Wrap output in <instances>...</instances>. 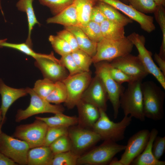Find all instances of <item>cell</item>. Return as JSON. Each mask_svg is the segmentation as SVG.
I'll list each match as a JSON object with an SVG mask.
<instances>
[{
    "label": "cell",
    "instance_id": "52a82bcc",
    "mask_svg": "<svg viewBox=\"0 0 165 165\" xmlns=\"http://www.w3.org/2000/svg\"><path fill=\"white\" fill-rule=\"evenodd\" d=\"M25 88L30 96V103L26 109L17 110L15 118L16 122H20L38 114L48 113L55 114L63 113L64 111L62 106L51 104L37 95L32 88L28 87Z\"/></svg>",
    "mask_w": 165,
    "mask_h": 165
},
{
    "label": "cell",
    "instance_id": "681fc988",
    "mask_svg": "<svg viewBox=\"0 0 165 165\" xmlns=\"http://www.w3.org/2000/svg\"><path fill=\"white\" fill-rule=\"evenodd\" d=\"M154 1L158 6H165V0H152Z\"/></svg>",
    "mask_w": 165,
    "mask_h": 165
},
{
    "label": "cell",
    "instance_id": "60d3db41",
    "mask_svg": "<svg viewBox=\"0 0 165 165\" xmlns=\"http://www.w3.org/2000/svg\"><path fill=\"white\" fill-rule=\"evenodd\" d=\"M59 61V63L68 70L69 75L84 72L81 70L75 63L71 53L61 56Z\"/></svg>",
    "mask_w": 165,
    "mask_h": 165
},
{
    "label": "cell",
    "instance_id": "ab89813d",
    "mask_svg": "<svg viewBox=\"0 0 165 165\" xmlns=\"http://www.w3.org/2000/svg\"><path fill=\"white\" fill-rule=\"evenodd\" d=\"M68 127H48L43 146H49L57 139L63 135H68Z\"/></svg>",
    "mask_w": 165,
    "mask_h": 165
},
{
    "label": "cell",
    "instance_id": "ffe728a7",
    "mask_svg": "<svg viewBox=\"0 0 165 165\" xmlns=\"http://www.w3.org/2000/svg\"><path fill=\"white\" fill-rule=\"evenodd\" d=\"M158 133V130L152 129L150 132L149 140L142 152L132 162V165H165L164 161L156 160L152 152V148L153 142Z\"/></svg>",
    "mask_w": 165,
    "mask_h": 165
},
{
    "label": "cell",
    "instance_id": "3957f363",
    "mask_svg": "<svg viewBox=\"0 0 165 165\" xmlns=\"http://www.w3.org/2000/svg\"><path fill=\"white\" fill-rule=\"evenodd\" d=\"M100 116L92 127L93 130L98 134L101 139L116 142L123 140L125 130L130 125L132 117L126 116L120 121H111L103 110L99 109Z\"/></svg>",
    "mask_w": 165,
    "mask_h": 165
},
{
    "label": "cell",
    "instance_id": "7a4b0ae2",
    "mask_svg": "<svg viewBox=\"0 0 165 165\" xmlns=\"http://www.w3.org/2000/svg\"><path fill=\"white\" fill-rule=\"evenodd\" d=\"M142 81L135 80L128 83L120 98V106L124 116L129 115L141 121L145 119L143 107L141 85Z\"/></svg>",
    "mask_w": 165,
    "mask_h": 165
},
{
    "label": "cell",
    "instance_id": "9c48e42d",
    "mask_svg": "<svg viewBox=\"0 0 165 165\" xmlns=\"http://www.w3.org/2000/svg\"><path fill=\"white\" fill-rule=\"evenodd\" d=\"M92 79L90 71L84 72L72 75H69L62 81L67 89V97L64 103L68 108H72L76 106Z\"/></svg>",
    "mask_w": 165,
    "mask_h": 165
},
{
    "label": "cell",
    "instance_id": "5bb4252c",
    "mask_svg": "<svg viewBox=\"0 0 165 165\" xmlns=\"http://www.w3.org/2000/svg\"><path fill=\"white\" fill-rule=\"evenodd\" d=\"M108 4L122 12L132 20L138 23L144 31L150 33L155 29L153 17L141 13L120 0H97Z\"/></svg>",
    "mask_w": 165,
    "mask_h": 165
},
{
    "label": "cell",
    "instance_id": "d4e9b609",
    "mask_svg": "<svg viewBox=\"0 0 165 165\" xmlns=\"http://www.w3.org/2000/svg\"><path fill=\"white\" fill-rule=\"evenodd\" d=\"M97 4L102 11L106 19L119 24L125 27L132 22V20L121 14L112 6L98 1Z\"/></svg>",
    "mask_w": 165,
    "mask_h": 165
},
{
    "label": "cell",
    "instance_id": "ac0fdd59",
    "mask_svg": "<svg viewBox=\"0 0 165 165\" xmlns=\"http://www.w3.org/2000/svg\"><path fill=\"white\" fill-rule=\"evenodd\" d=\"M28 94L26 88H15L6 85L0 78V94L1 97V107L3 123L6 120L7 112L12 105L19 98Z\"/></svg>",
    "mask_w": 165,
    "mask_h": 165
},
{
    "label": "cell",
    "instance_id": "44dd1931",
    "mask_svg": "<svg viewBox=\"0 0 165 165\" xmlns=\"http://www.w3.org/2000/svg\"><path fill=\"white\" fill-rule=\"evenodd\" d=\"M48 24H57L62 25L65 27L77 26L79 24L77 12L73 3L59 13L46 20Z\"/></svg>",
    "mask_w": 165,
    "mask_h": 165
},
{
    "label": "cell",
    "instance_id": "d6a6232c",
    "mask_svg": "<svg viewBox=\"0 0 165 165\" xmlns=\"http://www.w3.org/2000/svg\"><path fill=\"white\" fill-rule=\"evenodd\" d=\"M164 7L163 6H158L154 13L162 35V41L158 54L162 58L165 60V10Z\"/></svg>",
    "mask_w": 165,
    "mask_h": 165
},
{
    "label": "cell",
    "instance_id": "f35d334b",
    "mask_svg": "<svg viewBox=\"0 0 165 165\" xmlns=\"http://www.w3.org/2000/svg\"><path fill=\"white\" fill-rule=\"evenodd\" d=\"M54 155L72 150V145L68 135L59 138L49 146Z\"/></svg>",
    "mask_w": 165,
    "mask_h": 165
},
{
    "label": "cell",
    "instance_id": "277c9868",
    "mask_svg": "<svg viewBox=\"0 0 165 165\" xmlns=\"http://www.w3.org/2000/svg\"><path fill=\"white\" fill-rule=\"evenodd\" d=\"M134 44L127 37L117 39L103 38L97 43V50L92 57L93 63L111 61L114 59L130 54Z\"/></svg>",
    "mask_w": 165,
    "mask_h": 165
},
{
    "label": "cell",
    "instance_id": "74e56055",
    "mask_svg": "<svg viewBox=\"0 0 165 165\" xmlns=\"http://www.w3.org/2000/svg\"><path fill=\"white\" fill-rule=\"evenodd\" d=\"M40 3L48 7L55 15L72 4L74 0H38Z\"/></svg>",
    "mask_w": 165,
    "mask_h": 165
},
{
    "label": "cell",
    "instance_id": "ee69618b",
    "mask_svg": "<svg viewBox=\"0 0 165 165\" xmlns=\"http://www.w3.org/2000/svg\"><path fill=\"white\" fill-rule=\"evenodd\" d=\"M57 34L68 43L72 51L79 49L76 38L71 32L65 29L58 32Z\"/></svg>",
    "mask_w": 165,
    "mask_h": 165
},
{
    "label": "cell",
    "instance_id": "2e32d148",
    "mask_svg": "<svg viewBox=\"0 0 165 165\" xmlns=\"http://www.w3.org/2000/svg\"><path fill=\"white\" fill-rule=\"evenodd\" d=\"M68 136L72 151L78 155L101 140L99 135L94 131L80 128L68 130Z\"/></svg>",
    "mask_w": 165,
    "mask_h": 165
},
{
    "label": "cell",
    "instance_id": "603a6c76",
    "mask_svg": "<svg viewBox=\"0 0 165 165\" xmlns=\"http://www.w3.org/2000/svg\"><path fill=\"white\" fill-rule=\"evenodd\" d=\"M75 36L79 49L84 51L92 57L97 50V43L90 40L78 26L65 27Z\"/></svg>",
    "mask_w": 165,
    "mask_h": 165
},
{
    "label": "cell",
    "instance_id": "f5cc1de1",
    "mask_svg": "<svg viewBox=\"0 0 165 165\" xmlns=\"http://www.w3.org/2000/svg\"><path fill=\"white\" fill-rule=\"evenodd\" d=\"M120 1L122 2L127 4V3H128L129 0H120Z\"/></svg>",
    "mask_w": 165,
    "mask_h": 165
},
{
    "label": "cell",
    "instance_id": "cb8c5ba5",
    "mask_svg": "<svg viewBox=\"0 0 165 165\" xmlns=\"http://www.w3.org/2000/svg\"><path fill=\"white\" fill-rule=\"evenodd\" d=\"M34 0H19L16 3V6L18 9L25 12L27 14L28 24V35L26 43L32 46V43L31 35L32 30L34 26L39 24L35 14L32 3Z\"/></svg>",
    "mask_w": 165,
    "mask_h": 165
},
{
    "label": "cell",
    "instance_id": "bcb514c9",
    "mask_svg": "<svg viewBox=\"0 0 165 165\" xmlns=\"http://www.w3.org/2000/svg\"><path fill=\"white\" fill-rule=\"evenodd\" d=\"M154 59L159 66V68L165 76V60L162 58L158 54L156 53L154 55Z\"/></svg>",
    "mask_w": 165,
    "mask_h": 165
},
{
    "label": "cell",
    "instance_id": "f546056e",
    "mask_svg": "<svg viewBox=\"0 0 165 165\" xmlns=\"http://www.w3.org/2000/svg\"><path fill=\"white\" fill-rule=\"evenodd\" d=\"M67 97V92L66 86L61 81L55 82L53 90L45 99L50 103L59 105L65 102Z\"/></svg>",
    "mask_w": 165,
    "mask_h": 165
},
{
    "label": "cell",
    "instance_id": "4316f807",
    "mask_svg": "<svg viewBox=\"0 0 165 165\" xmlns=\"http://www.w3.org/2000/svg\"><path fill=\"white\" fill-rule=\"evenodd\" d=\"M50 117L36 116L35 119L44 122L48 127H68L75 125L79 122L78 118L65 115L63 113L55 114Z\"/></svg>",
    "mask_w": 165,
    "mask_h": 165
},
{
    "label": "cell",
    "instance_id": "7bdbcfd3",
    "mask_svg": "<svg viewBox=\"0 0 165 165\" xmlns=\"http://www.w3.org/2000/svg\"><path fill=\"white\" fill-rule=\"evenodd\" d=\"M165 150V136H156L152 144V151L155 158L160 160Z\"/></svg>",
    "mask_w": 165,
    "mask_h": 165
},
{
    "label": "cell",
    "instance_id": "e575fe53",
    "mask_svg": "<svg viewBox=\"0 0 165 165\" xmlns=\"http://www.w3.org/2000/svg\"><path fill=\"white\" fill-rule=\"evenodd\" d=\"M55 82L46 78L37 80L35 83L33 89L39 96L45 99L52 92Z\"/></svg>",
    "mask_w": 165,
    "mask_h": 165
},
{
    "label": "cell",
    "instance_id": "7c38bea8",
    "mask_svg": "<svg viewBox=\"0 0 165 165\" xmlns=\"http://www.w3.org/2000/svg\"><path fill=\"white\" fill-rule=\"evenodd\" d=\"M111 62L112 66L121 70L133 81H142L149 74L138 56L129 54Z\"/></svg>",
    "mask_w": 165,
    "mask_h": 165
},
{
    "label": "cell",
    "instance_id": "f6af8a7d",
    "mask_svg": "<svg viewBox=\"0 0 165 165\" xmlns=\"http://www.w3.org/2000/svg\"><path fill=\"white\" fill-rule=\"evenodd\" d=\"M106 19L104 14L96 4L92 8L90 17V20L100 24Z\"/></svg>",
    "mask_w": 165,
    "mask_h": 165
},
{
    "label": "cell",
    "instance_id": "816d5d0a",
    "mask_svg": "<svg viewBox=\"0 0 165 165\" xmlns=\"http://www.w3.org/2000/svg\"><path fill=\"white\" fill-rule=\"evenodd\" d=\"M7 40L6 39H5L3 40H0V48L2 47V44L6 42Z\"/></svg>",
    "mask_w": 165,
    "mask_h": 165
},
{
    "label": "cell",
    "instance_id": "8d00e7d4",
    "mask_svg": "<svg viewBox=\"0 0 165 165\" xmlns=\"http://www.w3.org/2000/svg\"><path fill=\"white\" fill-rule=\"evenodd\" d=\"M128 3L137 11L145 14L154 13L158 6L152 0H129Z\"/></svg>",
    "mask_w": 165,
    "mask_h": 165
},
{
    "label": "cell",
    "instance_id": "9a60e30c",
    "mask_svg": "<svg viewBox=\"0 0 165 165\" xmlns=\"http://www.w3.org/2000/svg\"><path fill=\"white\" fill-rule=\"evenodd\" d=\"M81 99L106 111L108 95L102 82L97 75L92 79Z\"/></svg>",
    "mask_w": 165,
    "mask_h": 165
},
{
    "label": "cell",
    "instance_id": "7402d4cb",
    "mask_svg": "<svg viewBox=\"0 0 165 165\" xmlns=\"http://www.w3.org/2000/svg\"><path fill=\"white\" fill-rule=\"evenodd\" d=\"M54 155L49 146L30 148L28 154L27 165H49Z\"/></svg>",
    "mask_w": 165,
    "mask_h": 165
},
{
    "label": "cell",
    "instance_id": "f1b7e54d",
    "mask_svg": "<svg viewBox=\"0 0 165 165\" xmlns=\"http://www.w3.org/2000/svg\"><path fill=\"white\" fill-rule=\"evenodd\" d=\"M2 46L17 50L28 55L31 56L35 60L39 58L45 57L51 59L56 61H59V60L54 56L53 52L50 54L37 53L32 50V46L26 43L15 44L8 43L6 42L2 44Z\"/></svg>",
    "mask_w": 165,
    "mask_h": 165
},
{
    "label": "cell",
    "instance_id": "7dc6e473",
    "mask_svg": "<svg viewBox=\"0 0 165 165\" xmlns=\"http://www.w3.org/2000/svg\"><path fill=\"white\" fill-rule=\"evenodd\" d=\"M17 164L0 151V165H16Z\"/></svg>",
    "mask_w": 165,
    "mask_h": 165
},
{
    "label": "cell",
    "instance_id": "b9f144b4",
    "mask_svg": "<svg viewBox=\"0 0 165 165\" xmlns=\"http://www.w3.org/2000/svg\"><path fill=\"white\" fill-rule=\"evenodd\" d=\"M108 70L112 78L117 83L122 84L125 82H130L133 80L128 75L119 69L112 66L109 62Z\"/></svg>",
    "mask_w": 165,
    "mask_h": 165
},
{
    "label": "cell",
    "instance_id": "4dcf8cb0",
    "mask_svg": "<svg viewBox=\"0 0 165 165\" xmlns=\"http://www.w3.org/2000/svg\"><path fill=\"white\" fill-rule=\"evenodd\" d=\"M79 27L92 41L98 43L103 38L100 24L92 21L80 24Z\"/></svg>",
    "mask_w": 165,
    "mask_h": 165
},
{
    "label": "cell",
    "instance_id": "4fadbf2b",
    "mask_svg": "<svg viewBox=\"0 0 165 165\" xmlns=\"http://www.w3.org/2000/svg\"><path fill=\"white\" fill-rule=\"evenodd\" d=\"M150 134V131L148 130L143 129L129 138L119 160L123 165H130L133 161L142 152L147 144Z\"/></svg>",
    "mask_w": 165,
    "mask_h": 165
},
{
    "label": "cell",
    "instance_id": "484cf974",
    "mask_svg": "<svg viewBox=\"0 0 165 165\" xmlns=\"http://www.w3.org/2000/svg\"><path fill=\"white\" fill-rule=\"evenodd\" d=\"M100 26L103 38L117 39L125 36L124 27L119 24L106 19Z\"/></svg>",
    "mask_w": 165,
    "mask_h": 165
},
{
    "label": "cell",
    "instance_id": "1f68e13d",
    "mask_svg": "<svg viewBox=\"0 0 165 165\" xmlns=\"http://www.w3.org/2000/svg\"><path fill=\"white\" fill-rule=\"evenodd\" d=\"M79 155L72 150L54 155L49 165H75Z\"/></svg>",
    "mask_w": 165,
    "mask_h": 165
},
{
    "label": "cell",
    "instance_id": "e0dca14e",
    "mask_svg": "<svg viewBox=\"0 0 165 165\" xmlns=\"http://www.w3.org/2000/svg\"><path fill=\"white\" fill-rule=\"evenodd\" d=\"M35 65L41 72L44 78L55 82L63 81L68 75L66 68L59 61L42 57L35 59Z\"/></svg>",
    "mask_w": 165,
    "mask_h": 165
},
{
    "label": "cell",
    "instance_id": "83f0119b",
    "mask_svg": "<svg viewBox=\"0 0 165 165\" xmlns=\"http://www.w3.org/2000/svg\"><path fill=\"white\" fill-rule=\"evenodd\" d=\"M98 1L97 0H74L73 3L76 10L79 25L90 21L91 10Z\"/></svg>",
    "mask_w": 165,
    "mask_h": 165
},
{
    "label": "cell",
    "instance_id": "836d02e7",
    "mask_svg": "<svg viewBox=\"0 0 165 165\" xmlns=\"http://www.w3.org/2000/svg\"><path fill=\"white\" fill-rule=\"evenodd\" d=\"M71 54L75 63L82 71H90V67L93 63L91 57L79 49L72 51Z\"/></svg>",
    "mask_w": 165,
    "mask_h": 165
},
{
    "label": "cell",
    "instance_id": "f907efd6",
    "mask_svg": "<svg viewBox=\"0 0 165 165\" xmlns=\"http://www.w3.org/2000/svg\"><path fill=\"white\" fill-rule=\"evenodd\" d=\"M3 118L2 116V112L0 108V137L1 134L2 132V125L3 124Z\"/></svg>",
    "mask_w": 165,
    "mask_h": 165
},
{
    "label": "cell",
    "instance_id": "5b68a950",
    "mask_svg": "<svg viewBox=\"0 0 165 165\" xmlns=\"http://www.w3.org/2000/svg\"><path fill=\"white\" fill-rule=\"evenodd\" d=\"M109 62L101 61L94 64L95 75L102 82L107 92L108 99L112 105L115 119L117 118L120 106V98L125 88L111 77L108 70Z\"/></svg>",
    "mask_w": 165,
    "mask_h": 165
},
{
    "label": "cell",
    "instance_id": "d6986e66",
    "mask_svg": "<svg viewBox=\"0 0 165 165\" xmlns=\"http://www.w3.org/2000/svg\"><path fill=\"white\" fill-rule=\"evenodd\" d=\"M79 122L82 125L92 127L100 116L99 109L93 104L81 99L77 104Z\"/></svg>",
    "mask_w": 165,
    "mask_h": 165
},
{
    "label": "cell",
    "instance_id": "d590c367",
    "mask_svg": "<svg viewBox=\"0 0 165 165\" xmlns=\"http://www.w3.org/2000/svg\"><path fill=\"white\" fill-rule=\"evenodd\" d=\"M49 40L54 51L61 56L71 53L72 51L68 43L57 35H50Z\"/></svg>",
    "mask_w": 165,
    "mask_h": 165
},
{
    "label": "cell",
    "instance_id": "8992f818",
    "mask_svg": "<svg viewBox=\"0 0 165 165\" xmlns=\"http://www.w3.org/2000/svg\"><path fill=\"white\" fill-rule=\"evenodd\" d=\"M126 145L107 141L79 157L77 164L105 165L109 163L117 153L124 150Z\"/></svg>",
    "mask_w": 165,
    "mask_h": 165
},
{
    "label": "cell",
    "instance_id": "30bf717a",
    "mask_svg": "<svg viewBox=\"0 0 165 165\" xmlns=\"http://www.w3.org/2000/svg\"><path fill=\"white\" fill-rule=\"evenodd\" d=\"M30 149L25 141L2 132L0 137V151L16 163L27 165L28 154Z\"/></svg>",
    "mask_w": 165,
    "mask_h": 165
},
{
    "label": "cell",
    "instance_id": "c3c4849f",
    "mask_svg": "<svg viewBox=\"0 0 165 165\" xmlns=\"http://www.w3.org/2000/svg\"><path fill=\"white\" fill-rule=\"evenodd\" d=\"M110 165H123L119 160L116 157H113L109 163Z\"/></svg>",
    "mask_w": 165,
    "mask_h": 165
},
{
    "label": "cell",
    "instance_id": "ba28073f",
    "mask_svg": "<svg viewBox=\"0 0 165 165\" xmlns=\"http://www.w3.org/2000/svg\"><path fill=\"white\" fill-rule=\"evenodd\" d=\"M48 127L44 122L35 119L31 123L17 126L13 135L25 141L31 148L43 145Z\"/></svg>",
    "mask_w": 165,
    "mask_h": 165
},
{
    "label": "cell",
    "instance_id": "8fae6325",
    "mask_svg": "<svg viewBox=\"0 0 165 165\" xmlns=\"http://www.w3.org/2000/svg\"><path fill=\"white\" fill-rule=\"evenodd\" d=\"M137 49L138 56L148 74L153 75L165 89V76L155 64L152 57V53L145 46V38L143 35L134 32L127 36Z\"/></svg>",
    "mask_w": 165,
    "mask_h": 165
},
{
    "label": "cell",
    "instance_id": "6da1fadb",
    "mask_svg": "<svg viewBox=\"0 0 165 165\" xmlns=\"http://www.w3.org/2000/svg\"><path fill=\"white\" fill-rule=\"evenodd\" d=\"M141 88L145 117L156 121L162 119L164 116V92L152 81L142 83Z\"/></svg>",
    "mask_w": 165,
    "mask_h": 165
}]
</instances>
